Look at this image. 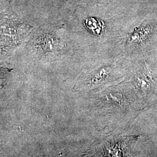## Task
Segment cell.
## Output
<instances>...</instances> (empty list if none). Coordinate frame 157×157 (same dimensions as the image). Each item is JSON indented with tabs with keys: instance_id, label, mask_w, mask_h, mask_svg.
I'll use <instances>...</instances> for the list:
<instances>
[{
	"instance_id": "cell-1",
	"label": "cell",
	"mask_w": 157,
	"mask_h": 157,
	"mask_svg": "<svg viewBox=\"0 0 157 157\" xmlns=\"http://www.w3.org/2000/svg\"><path fill=\"white\" fill-rule=\"evenodd\" d=\"M153 66L147 61H140L133 67L129 76L125 78L146 106L157 84V68Z\"/></svg>"
},
{
	"instance_id": "cell-2",
	"label": "cell",
	"mask_w": 157,
	"mask_h": 157,
	"mask_svg": "<svg viewBox=\"0 0 157 157\" xmlns=\"http://www.w3.org/2000/svg\"><path fill=\"white\" fill-rule=\"evenodd\" d=\"M137 139L136 136H124L112 139L105 144L102 154L109 157L132 156V147Z\"/></svg>"
},
{
	"instance_id": "cell-3",
	"label": "cell",
	"mask_w": 157,
	"mask_h": 157,
	"mask_svg": "<svg viewBox=\"0 0 157 157\" xmlns=\"http://www.w3.org/2000/svg\"><path fill=\"white\" fill-rule=\"evenodd\" d=\"M152 29L149 26H142L136 29L128 37V44L139 46L143 45L149 39Z\"/></svg>"
},
{
	"instance_id": "cell-4",
	"label": "cell",
	"mask_w": 157,
	"mask_h": 157,
	"mask_svg": "<svg viewBox=\"0 0 157 157\" xmlns=\"http://www.w3.org/2000/svg\"><path fill=\"white\" fill-rule=\"evenodd\" d=\"M114 71L111 66L105 67L98 69L90 77V84L91 86H97L107 81L111 78Z\"/></svg>"
},
{
	"instance_id": "cell-5",
	"label": "cell",
	"mask_w": 157,
	"mask_h": 157,
	"mask_svg": "<svg viewBox=\"0 0 157 157\" xmlns=\"http://www.w3.org/2000/svg\"><path fill=\"white\" fill-rule=\"evenodd\" d=\"M2 78V77L1 76V73H0V80L1 79V78Z\"/></svg>"
}]
</instances>
